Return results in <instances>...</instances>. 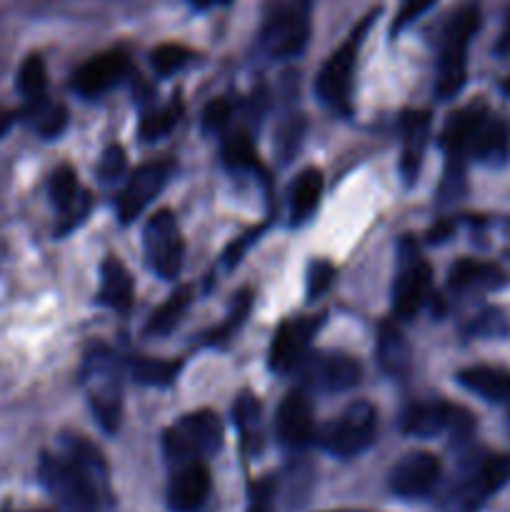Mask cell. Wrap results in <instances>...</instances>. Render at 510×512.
Segmentation results:
<instances>
[{
	"mask_svg": "<svg viewBox=\"0 0 510 512\" xmlns=\"http://www.w3.org/2000/svg\"><path fill=\"white\" fill-rule=\"evenodd\" d=\"M83 388L88 403L105 433H115L123 408V370L118 355L105 345H95L83 360Z\"/></svg>",
	"mask_w": 510,
	"mask_h": 512,
	"instance_id": "1",
	"label": "cell"
},
{
	"mask_svg": "<svg viewBox=\"0 0 510 512\" xmlns=\"http://www.w3.org/2000/svg\"><path fill=\"white\" fill-rule=\"evenodd\" d=\"M223 435V420L218 413H213V410L188 413L165 430V458L178 468L188 463H200V458H210L223 448Z\"/></svg>",
	"mask_w": 510,
	"mask_h": 512,
	"instance_id": "2",
	"label": "cell"
},
{
	"mask_svg": "<svg viewBox=\"0 0 510 512\" xmlns=\"http://www.w3.org/2000/svg\"><path fill=\"white\" fill-rule=\"evenodd\" d=\"M38 475L50 498L68 512H98L100 500L108 498L98 483L65 455H43Z\"/></svg>",
	"mask_w": 510,
	"mask_h": 512,
	"instance_id": "3",
	"label": "cell"
},
{
	"mask_svg": "<svg viewBox=\"0 0 510 512\" xmlns=\"http://www.w3.org/2000/svg\"><path fill=\"white\" fill-rule=\"evenodd\" d=\"M478 28V8H463L448 23L438 58V80H435V93H438V98L450 100L463 90L465 80H468V48L473 35L478 33Z\"/></svg>",
	"mask_w": 510,
	"mask_h": 512,
	"instance_id": "4",
	"label": "cell"
},
{
	"mask_svg": "<svg viewBox=\"0 0 510 512\" xmlns=\"http://www.w3.org/2000/svg\"><path fill=\"white\" fill-rule=\"evenodd\" d=\"M378 433V413L368 400L348 405L343 413L315 433V440L325 453L335 458H355L375 443Z\"/></svg>",
	"mask_w": 510,
	"mask_h": 512,
	"instance_id": "5",
	"label": "cell"
},
{
	"mask_svg": "<svg viewBox=\"0 0 510 512\" xmlns=\"http://www.w3.org/2000/svg\"><path fill=\"white\" fill-rule=\"evenodd\" d=\"M370 18H365L358 28L350 33V38L330 55L328 60L320 68L318 80H315V93L323 100L328 108L340 110V113H348L350 110V88H353V68L355 60H358L360 43H363L365 33L370 28Z\"/></svg>",
	"mask_w": 510,
	"mask_h": 512,
	"instance_id": "6",
	"label": "cell"
},
{
	"mask_svg": "<svg viewBox=\"0 0 510 512\" xmlns=\"http://www.w3.org/2000/svg\"><path fill=\"white\" fill-rule=\"evenodd\" d=\"M310 38V0H288L268 15L260 33L265 53L273 58H295Z\"/></svg>",
	"mask_w": 510,
	"mask_h": 512,
	"instance_id": "7",
	"label": "cell"
},
{
	"mask_svg": "<svg viewBox=\"0 0 510 512\" xmlns=\"http://www.w3.org/2000/svg\"><path fill=\"white\" fill-rule=\"evenodd\" d=\"M295 375L303 383L305 390H320V393H343V390L355 388L360 383V363L340 350H315L308 353Z\"/></svg>",
	"mask_w": 510,
	"mask_h": 512,
	"instance_id": "8",
	"label": "cell"
},
{
	"mask_svg": "<svg viewBox=\"0 0 510 512\" xmlns=\"http://www.w3.org/2000/svg\"><path fill=\"white\" fill-rule=\"evenodd\" d=\"M145 258L148 265L163 280H175L183 268V235H180L178 218L170 210H158L148 220L143 233Z\"/></svg>",
	"mask_w": 510,
	"mask_h": 512,
	"instance_id": "9",
	"label": "cell"
},
{
	"mask_svg": "<svg viewBox=\"0 0 510 512\" xmlns=\"http://www.w3.org/2000/svg\"><path fill=\"white\" fill-rule=\"evenodd\" d=\"M430 265L410 240L400 245V268L393 283V310L398 318H413L430 295Z\"/></svg>",
	"mask_w": 510,
	"mask_h": 512,
	"instance_id": "10",
	"label": "cell"
},
{
	"mask_svg": "<svg viewBox=\"0 0 510 512\" xmlns=\"http://www.w3.org/2000/svg\"><path fill=\"white\" fill-rule=\"evenodd\" d=\"M473 430V415L450 403H415L403 413V433L410 438H438L453 433L458 438Z\"/></svg>",
	"mask_w": 510,
	"mask_h": 512,
	"instance_id": "11",
	"label": "cell"
},
{
	"mask_svg": "<svg viewBox=\"0 0 510 512\" xmlns=\"http://www.w3.org/2000/svg\"><path fill=\"white\" fill-rule=\"evenodd\" d=\"M323 325V315H303V318L285 320L270 343V368L275 373H293L300 360L308 355L310 340Z\"/></svg>",
	"mask_w": 510,
	"mask_h": 512,
	"instance_id": "12",
	"label": "cell"
},
{
	"mask_svg": "<svg viewBox=\"0 0 510 512\" xmlns=\"http://www.w3.org/2000/svg\"><path fill=\"white\" fill-rule=\"evenodd\" d=\"M173 163L170 160H158V163H145L130 175L128 185L120 190L118 198V215L123 223H133L145 208L155 200V195L165 188Z\"/></svg>",
	"mask_w": 510,
	"mask_h": 512,
	"instance_id": "13",
	"label": "cell"
},
{
	"mask_svg": "<svg viewBox=\"0 0 510 512\" xmlns=\"http://www.w3.org/2000/svg\"><path fill=\"white\" fill-rule=\"evenodd\" d=\"M130 70V55L125 50L115 48L108 53L93 55L85 60L78 70L73 73V90L83 98H98V95L108 93L110 88L120 83Z\"/></svg>",
	"mask_w": 510,
	"mask_h": 512,
	"instance_id": "14",
	"label": "cell"
},
{
	"mask_svg": "<svg viewBox=\"0 0 510 512\" xmlns=\"http://www.w3.org/2000/svg\"><path fill=\"white\" fill-rule=\"evenodd\" d=\"M440 480V460L433 453H410L390 470L388 485L398 498H423Z\"/></svg>",
	"mask_w": 510,
	"mask_h": 512,
	"instance_id": "15",
	"label": "cell"
},
{
	"mask_svg": "<svg viewBox=\"0 0 510 512\" xmlns=\"http://www.w3.org/2000/svg\"><path fill=\"white\" fill-rule=\"evenodd\" d=\"M275 430L280 443L288 448H303L315 438V410L308 390H293L285 395L275 415Z\"/></svg>",
	"mask_w": 510,
	"mask_h": 512,
	"instance_id": "16",
	"label": "cell"
},
{
	"mask_svg": "<svg viewBox=\"0 0 510 512\" xmlns=\"http://www.w3.org/2000/svg\"><path fill=\"white\" fill-rule=\"evenodd\" d=\"M510 480V455H490L488 460L478 465L473 475L460 485L458 503L465 508H478L480 503L498 493L505 483Z\"/></svg>",
	"mask_w": 510,
	"mask_h": 512,
	"instance_id": "17",
	"label": "cell"
},
{
	"mask_svg": "<svg viewBox=\"0 0 510 512\" xmlns=\"http://www.w3.org/2000/svg\"><path fill=\"white\" fill-rule=\"evenodd\" d=\"M210 473L203 463L180 465L168 485V505L173 512H193L208 500Z\"/></svg>",
	"mask_w": 510,
	"mask_h": 512,
	"instance_id": "18",
	"label": "cell"
},
{
	"mask_svg": "<svg viewBox=\"0 0 510 512\" xmlns=\"http://www.w3.org/2000/svg\"><path fill=\"white\" fill-rule=\"evenodd\" d=\"M485 118H488V110L483 105H468L448 120L440 145L448 153L450 163H460L465 155H470V145H473L475 133L485 123Z\"/></svg>",
	"mask_w": 510,
	"mask_h": 512,
	"instance_id": "19",
	"label": "cell"
},
{
	"mask_svg": "<svg viewBox=\"0 0 510 512\" xmlns=\"http://www.w3.org/2000/svg\"><path fill=\"white\" fill-rule=\"evenodd\" d=\"M430 138V113H408L403 120V150H400V173L405 183H415L423 168L425 145Z\"/></svg>",
	"mask_w": 510,
	"mask_h": 512,
	"instance_id": "20",
	"label": "cell"
},
{
	"mask_svg": "<svg viewBox=\"0 0 510 512\" xmlns=\"http://www.w3.org/2000/svg\"><path fill=\"white\" fill-rule=\"evenodd\" d=\"M458 383L465 390L475 393L478 398L488 400V403L508 405L510 413V373L500 368H490V365H475V368H465L458 373Z\"/></svg>",
	"mask_w": 510,
	"mask_h": 512,
	"instance_id": "21",
	"label": "cell"
},
{
	"mask_svg": "<svg viewBox=\"0 0 510 512\" xmlns=\"http://www.w3.org/2000/svg\"><path fill=\"white\" fill-rule=\"evenodd\" d=\"M323 188H325V180L318 168H305L303 173L293 180L288 200H290V220H293L295 225L305 223V220L318 210L320 198H323Z\"/></svg>",
	"mask_w": 510,
	"mask_h": 512,
	"instance_id": "22",
	"label": "cell"
},
{
	"mask_svg": "<svg viewBox=\"0 0 510 512\" xmlns=\"http://www.w3.org/2000/svg\"><path fill=\"white\" fill-rule=\"evenodd\" d=\"M470 155L480 163L488 165H503L510 155V130L503 120L485 118L480 130L475 133L473 145H470Z\"/></svg>",
	"mask_w": 510,
	"mask_h": 512,
	"instance_id": "23",
	"label": "cell"
},
{
	"mask_svg": "<svg viewBox=\"0 0 510 512\" xmlns=\"http://www.w3.org/2000/svg\"><path fill=\"white\" fill-rule=\"evenodd\" d=\"M98 300L113 310H128L133 303V278L118 258L103 260Z\"/></svg>",
	"mask_w": 510,
	"mask_h": 512,
	"instance_id": "24",
	"label": "cell"
},
{
	"mask_svg": "<svg viewBox=\"0 0 510 512\" xmlns=\"http://www.w3.org/2000/svg\"><path fill=\"white\" fill-rule=\"evenodd\" d=\"M63 450L65 458L78 465L83 473H88L98 483V488L108 495V465H105L100 450L83 435H63Z\"/></svg>",
	"mask_w": 510,
	"mask_h": 512,
	"instance_id": "25",
	"label": "cell"
},
{
	"mask_svg": "<svg viewBox=\"0 0 510 512\" xmlns=\"http://www.w3.org/2000/svg\"><path fill=\"white\" fill-rule=\"evenodd\" d=\"M378 360L385 373L405 375L410 368V345L395 323H383L378 330Z\"/></svg>",
	"mask_w": 510,
	"mask_h": 512,
	"instance_id": "26",
	"label": "cell"
},
{
	"mask_svg": "<svg viewBox=\"0 0 510 512\" xmlns=\"http://www.w3.org/2000/svg\"><path fill=\"white\" fill-rule=\"evenodd\" d=\"M190 303H193V288L183 285V288L175 290L153 315H150L148 325H145V335L150 338H165L168 333H173L180 325V320L188 313Z\"/></svg>",
	"mask_w": 510,
	"mask_h": 512,
	"instance_id": "27",
	"label": "cell"
},
{
	"mask_svg": "<svg viewBox=\"0 0 510 512\" xmlns=\"http://www.w3.org/2000/svg\"><path fill=\"white\" fill-rule=\"evenodd\" d=\"M505 283V275L500 268L490 263H480V260L463 258L450 268V285L455 290H473V288H498Z\"/></svg>",
	"mask_w": 510,
	"mask_h": 512,
	"instance_id": "28",
	"label": "cell"
},
{
	"mask_svg": "<svg viewBox=\"0 0 510 512\" xmlns=\"http://www.w3.org/2000/svg\"><path fill=\"white\" fill-rule=\"evenodd\" d=\"M25 120L30 123V128L35 130L43 138H55V135L63 133V128L68 125V110L60 103H50V100H38V103H28L25 110Z\"/></svg>",
	"mask_w": 510,
	"mask_h": 512,
	"instance_id": "29",
	"label": "cell"
},
{
	"mask_svg": "<svg viewBox=\"0 0 510 512\" xmlns=\"http://www.w3.org/2000/svg\"><path fill=\"white\" fill-rule=\"evenodd\" d=\"M130 373L138 380L140 385H148V388H165V385H173L175 378L180 373V363L173 360H153V358H135L130 363Z\"/></svg>",
	"mask_w": 510,
	"mask_h": 512,
	"instance_id": "30",
	"label": "cell"
},
{
	"mask_svg": "<svg viewBox=\"0 0 510 512\" xmlns=\"http://www.w3.org/2000/svg\"><path fill=\"white\" fill-rule=\"evenodd\" d=\"M223 163L228 165L230 170H235V173H243V170L255 173V170H260V160L258 153H255L253 140L245 133L228 135L223 143Z\"/></svg>",
	"mask_w": 510,
	"mask_h": 512,
	"instance_id": "31",
	"label": "cell"
},
{
	"mask_svg": "<svg viewBox=\"0 0 510 512\" xmlns=\"http://www.w3.org/2000/svg\"><path fill=\"white\" fill-rule=\"evenodd\" d=\"M48 88V70L40 55H28L18 70V90L28 103H38L45 98Z\"/></svg>",
	"mask_w": 510,
	"mask_h": 512,
	"instance_id": "32",
	"label": "cell"
},
{
	"mask_svg": "<svg viewBox=\"0 0 510 512\" xmlns=\"http://www.w3.org/2000/svg\"><path fill=\"white\" fill-rule=\"evenodd\" d=\"M235 423H238L243 443H260V403L250 393H243L233 405Z\"/></svg>",
	"mask_w": 510,
	"mask_h": 512,
	"instance_id": "33",
	"label": "cell"
},
{
	"mask_svg": "<svg viewBox=\"0 0 510 512\" xmlns=\"http://www.w3.org/2000/svg\"><path fill=\"white\" fill-rule=\"evenodd\" d=\"M180 115H183V105H180L178 100H175V103H170L168 108L153 110V113L145 115L143 123H140V138L143 140L165 138V135H168L170 130L180 123Z\"/></svg>",
	"mask_w": 510,
	"mask_h": 512,
	"instance_id": "34",
	"label": "cell"
},
{
	"mask_svg": "<svg viewBox=\"0 0 510 512\" xmlns=\"http://www.w3.org/2000/svg\"><path fill=\"white\" fill-rule=\"evenodd\" d=\"M190 60H193V50L178 43L160 45V48H155L153 55H150V63H153L158 75L178 73V70H183Z\"/></svg>",
	"mask_w": 510,
	"mask_h": 512,
	"instance_id": "35",
	"label": "cell"
},
{
	"mask_svg": "<svg viewBox=\"0 0 510 512\" xmlns=\"http://www.w3.org/2000/svg\"><path fill=\"white\" fill-rule=\"evenodd\" d=\"M250 305H253L250 290H243V293L235 295L233 308H230V313H228V320H225L218 330H213V333L208 335V343L215 345V343H225V340H230V335H233L235 330L245 323V318H248Z\"/></svg>",
	"mask_w": 510,
	"mask_h": 512,
	"instance_id": "36",
	"label": "cell"
},
{
	"mask_svg": "<svg viewBox=\"0 0 510 512\" xmlns=\"http://www.w3.org/2000/svg\"><path fill=\"white\" fill-rule=\"evenodd\" d=\"M335 280V265L330 260H315L308 268V298L318 300L320 295L328 293V288Z\"/></svg>",
	"mask_w": 510,
	"mask_h": 512,
	"instance_id": "37",
	"label": "cell"
},
{
	"mask_svg": "<svg viewBox=\"0 0 510 512\" xmlns=\"http://www.w3.org/2000/svg\"><path fill=\"white\" fill-rule=\"evenodd\" d=\"M275 508V480L265 478L253 483L250 488V503L248 512H273Z\"/></svg>",
	"mask_w": 510,
	"mask_h": 512,
	"instance_id": "38",
	"label": "cell"
},
{
	"mask_svg": "<svg viewBox=\"0 0 510 512\" xmlns=\"http://www.w3.org/2000/svg\"><path fill=\"white\" fill-rule=\"evenodd\" d=\"M230 115H233V105H230L228 100H210L208 108H205L203 113V128L208 130V133H218V130H223L225 125H228Z\"/></svg>",
	"mask_w": 510,
	"mask_h": 512,
	"instance_id": "39",
	"label": "cell"
},
{
	"mask_svg": "<svg viewBox=\"0 0 510 512\" xmlns=\"http://www.w3.org/2000/svg\"><path fill=\"white\" fill-rule=\"evenodd\" d=\"M433 3L435 0H400L398 15H395L393 20V33H400V30L408 28L410 23H415V20H418Z\"/></svg>",
	"mask_w": 510,
	"mask_h": 512,
	"instance_id": "40",
	"label": "cell"
},
{
	"mask_svg": "<svg viewBox=\"0 0 510 512\" xmlns=\"http://www.w3.org/2000/svg\"><path fill=\"white\" fill-rule=\"evenodd\" d=\"M123 168H125V150L120 148V145H110V148L103 153V158H100V165H98L100 178L103 180L118 178V175L123 173Z\"/></svg>",
	"mask_w": 510,
	"mask_h": 512,
	"instance_id": "41",
	"label": "cell"
},
{
	"mask_svg": "<svg viewBox=\"0 0 510 512\" xmlns=\"http://www.w3.org/2000/svg\"><path fill=\"white\" fill-rule=\"evenodd\" d=\"M15 118H18V115L10 113V110H0V135H5L10 128H13Z\"/></svg>",
	"mask_w": 510,
	"mask_h": 512,
	"instance_id": "42",
	"label": "cell"
},
{
	"mask_svg": "<svg viewBox=\"0 0 510 512\" xmlns=\"http://www.w3.org/2000/svg\"><path fill=\"white\" fill-rule=\"evenodd\" d=\"M190 3L198 5V8H213V5H225L230 0H190Z\"/></svg>",
	"mask_w": 510,
	"mask_h": 512,
	"instance_id": "43",
	"label": "cell"
},
{
	"mask_svg": "<svg viewBox=\"0 0 510 512\" xmlns=\"http://www.w3.org/2000/svg\"><path fill=\"white\" fill-rule=\"evenodd\" d=\"M503 90H505V93H508V95H510V78H508V80H505V83H503Z\"/></svg>",
	"mask_w": 510,
	"mask_h": 512,
	"instance_id": "44",
	"label": "cell"
},
{
	"mask_svg": "<svg viewBox=\"0 0 510 512\" xmlns=\"http://www.w3.org/2000/svg\"><path fill=\"white\" fill-rule=\"evenodd\" d=\"M333 512H365V510H333Z\"/></svg>",
	"mask_w": 510,
	"mask_h": 512,
	"instance_id": "45",
	"label": "cell"
}]
</instances>
